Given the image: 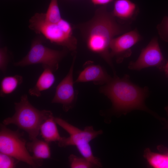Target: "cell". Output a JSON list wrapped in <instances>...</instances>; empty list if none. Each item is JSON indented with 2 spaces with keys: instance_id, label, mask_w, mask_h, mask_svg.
I'll list each match as a JSON object with an SVG mask.
<instances>
[{
  "instance_id": "1",
  "label": "cell",
  "mask_w": 168,
  "mask_h": 168,
  "mask_svg": "<svg viewBox=\"0 0 168 168\" xmlns=\"http://www.w3.org/2000/svg\"><path fill=\"white\" fill-rule=\"evenodd\" d=\"M77 27L89 49L100 56L115 73L110 54V43L115 36L129 31V25L117 21L112 12L104 6L96 11L91 19Z\"/></svg>"
},
{
  "instance_id": "2",
  "label": "cell",
  "mask_w": 168,
  "mask_h": 168,
  "mask_svg": "<svg viewBox=\"0 0 168 168\" xmlns=\"http://www.w3.org/2000/svg\"><path fill=\"white\" fill-rule=\"evenodd\" d=\"M100 89L101 92L111 100L113 112L125 114L134 110L145 111L156 114L146 105L145 100L149 94L147 86L141 87L132 82L126 74L122 78L116 75Z\"/></svg>"
},
{
  "instance_id": "3",
  "label": "cell",
  "mask_w": 168,
  "mask_h": 168,
  "mask_svg": "<svg viewBox=\"0 0 168 168\" xmlns=\"http://www.w3.org/2000/svg\"><path fill=\"white\" fill-rule=\"evenodd\" d=\"M15 113L11 117L4 119V125L14 124L26 131L31 141L37 138L42 124L53 116L49 110H39L30 102L27 95L21 97L19 102L14 104Z\"/></svg>"
},
{
  "instance_id": "4",
  "label": "cell",
  "mask_w": 168,
  "mask_h": 168,
  "mask_svg": "<svg viewBox=\"0 0 168 168\" xmlns=\"http://www.w3.org/2000/svg\"><path fill=\"white\" fill-rule=\"evenodd\" d=\"M56 123L66 130L69 134L67 138L62 137L58 142L60 147L68 146H75L83 157L96 167H101L102 164L100 159L93 154L90 142L103 133L101 130L96 131L92 126L85 127L82 130L59 118H55Z\"/></svg>"
},
{
  "instance_id": "5",
  "label": "cell",
  "mask_w": 168,
  "mask_h": 168,
  "mask_svg": "<svg viewBox=\"0 0 168 168\" xmlns=\"http://www.w3.org/2000/svg\"><path fill=\"white\" fill-rule=\"evenodd\" d=\"M66 51L53 49L45 46L40 37L32 41L29 51L26 55L14 64L17 67H25L40 64L43 68L47 67L53 72L58 69L59 63L65 56Z\"/></svg>"
},
{
  "instance_id": "6",
  "label": "cell",
  "mask_w": 168,
  "mask_h": 168,
  "mask_svg": "<svg viewBox=\"0 0 168 168\" xmlns=\"http://www.w3.org/2000/svg\"><path fill=\"white\" fill-rule=\"evenodd\" d=\"M18 130L13 131L1 125L0 131V152L17 160L36 167L40 166L42 160L37 159L29 152L26 141Z\"/></svg>"
},
{
  "instance_id": "7",
  "label": "cell",
  "mask_w": 168,
  "mask_h": 168,
  "mask_svg": "<svg viewBox=\"0 0 168 168\" xmlns=\"http://www.w3.org/2000/svg\"><path fill=\"white\" fill-rule=\"evenodd\" d=\"M29 27L36 33L43 35L51 42L69 51L74 52L77 49V40L75 37L65 33L57 23L47 21L45 13H35L29 20Z\"/></svg>"
},
{
  "instance_id": "8",
  "label": "cell",
  "mask_w": 168,
  "mask_h": 168,
  "mask_svg": "<svg viewBox=\"0 0 168 168\" xmlns=\"http://www.w3.org/2000/svg\"><path fill=\"white\" fill-rule=\"evenodd\" d=\"M167 62L161 52L158 38L154 37L142 50L137 60L129 63L128 67L130 70L139 71L145 68L156 67L163 71Z\"/></svg>"
},
{
  "instance_id": "9",
  "label": "cell",
  "mask_w": 168,
  "mask_h": 168,
  "mask_svg": "<svg viewBox=\"0 0 168 168\" xmlns=\"http://www.w3.org/2000/svg\"><path fill=\"white\" fill-rule=\"evenodd\" d=\"M142 39L141 36L136 28L114 38L110 45L111 58H115L118 63H122L124 59L131 55V48L141 40Z\"/></svg>"
},
{
  "instance_id": "10",
  "label": "cell",
  "mask_w": 168,
  "mask_h": 168,
  "mask_svg": "<svg viewBox=\"0 0 168 168\" xmlns=\"http://www.w3.org/2000/svg\"><path fill=\"white\" fill-rule=\"evenodd\" d=\"M75 58L74 57L68 73L57 86L51 101L53 103L61 104L63 110L65 112L72 107L76 100L73 78Z\"/></svg>"
},
{
  "instance_id": "11",
  "label": "cell",
  "mask_w": 168,
  "mask_h": 168,
  "mask_svg": "<svg viewBox=\"0 0 168 168\" xmlns=\"http://www.w3.org/2000/svg\"><path fill=\"white\" fill-rule=\"evenodd\" d=\"M139 12L137 4L130 0H115L112 14L124 24L130 25L136 18Z\"/></svg>"
},
{
  "instance_id": "12",
  "label": "cell",
  "mask_w": 168,
  "mask_h": 168,
  "mask_svg": "<svg viewBox=\"0 0 168 168\" xmlns=\"http://www.w3.org/2000/svg\"><path fill=\"white\" fill-rule=\"evenodd\" d=\"M112 78L99 65L89 64L81 72L75 82H92L96 84H103L108 83Z\"/></svg>"
},
{
  "instance_id": "13",
  "label": "cell",
  "mask_w": 168,
  "mask_h": 168,
  "mask_svg": "<svg viewBox=\"0 0 168 168\" xmlns=\"http://www.w3.org/2000/svg\"><path fill=\"white\" fill-rule=\"evenodd\" d=\"M157 149L158 152H152L149 148L144 151V156L149 166L154 168H168V148L159 145Z\"/></svg>"
},
{
  "instance_id": "14",
  "label": "cell",
  "mask_w": 168,
  "mask_h": 168,
  "mask_svg": "<svg viewBox=\"0 0 168 168\" xmlns=\"http://www.w3.org/2000/svg\"><path fill=\"white\" fill-rule=\"evenodd\" d=\"M43 68V71L35 84L29 90L28 93L31 96H40L42 92L50 88L55 82V77L53 72L49 68Z\"/></svg>"
},
{
  "instance_id": "15",
  "label": "cell",
  "mask_w": 168,
  "mask_h": 168,
  "mask_svg": "<svg viewBox=\"0 0 168 168\" xmlns=\"http://www.w3.org/2000/svg\"><path fill=\"white\" fill-rule=\"evenodd\" d=\"M53 116L44 121L40 128V134L44 140L48 142L59 141L62 138L59 133Z\"/></svg>"
},
{
  "instance_id": "16",
  "label": "cell",
  "mask_w": 168,
  "mask_h": 168,
  "mask_svg": "<svg viewBox=\"0 0 168 168\" xmlns=\"http://www.w3.org/2000/svg\"><path fill=\"white\" fill-rule=\"evenodd\" d=\"M49 142L36 138L26 143L28 151L33 154L32 156L38 160L48 159L51 153Z\"/></svg>"
},
{
  "instance_id": "17",
  "label": "cell",
  "mask_w": 168,
  "mask_h": 168,
  "mask_svg": "<svg viewBox=\"0 0 168 168\" xmlns=\"http://www.w3.org/2000/svg\"><path fill=\"white\" fill-rule=\"evenodd\" d=\"M23 81V78L20 75L4 77L0 83V96L4 97L12 93Z\"/></svg>"
},
{
  "instance_id": "18",
  "label": "cell",
  "mask_w": 168,
  "mask_h": 168,
  "mask_svg": "<svg viewBox=\"0 0 168 168\" xmlns=\"http://www.w3.org/2000/svg\"><path fill=\"white\" fill-rule=\"evenodd\" d=\"M45 20L52 23H57L62 18L58 0H51L46 12L45 13Z\"/></svg>"
},
{
  "instance_id": "19",
  "label": "cell",
  "mask_w": 168,
  "mask_h": 168,
  "mask_svg": "<svg viewBox=\"0 0 168 168\" xmlns=\"http://www.w3.org/2000/svg\"><path fill=\"white\" fill-rule=\"evenodd\" d=\"M68 159L72 168H90L96 167L84 157H79L72 154L69 156Z\"/></svg>"
},
{
  "instance_id": "20",
  "label": "cell",
  "mask_w": 168,
  "mask_h": 168,
  "mask_svg": "<svg viewBox=\"0 0 168 168\" xmlns=\"http://www.w3.org/2000/svg\"><path fill=\"white\" fill-rule=\"evenodd\" d=\"M156 29L161 39L168 43V16L164 17L161 22L156 26Z\"/></svg>"
},
{
  "instance_id": "21",
  "label": "cell",
  "mask_w": 168,
  "mask_h": 168,
  "mask_svg": "<svg viewBox=\"0 0 168 168\" xmlns=\"http://www.w3.org/2000/svg\"><path fill=\"white\" fill-rule=\"evenodd\" d=\"M15 159H16L10 155L0 152V168L15 167L16 164V162Z\"/></svg>"
},
{
  "instance_id": "22",
  "label": "cell",
  "mask_w": 168,
  "mask_h": 168,
  "mask_svg": "<svg viewBox=\"0 0 168 168\" xmlns=\"http://www.w3.org/2000/svg\"><path fill=\"white\" fill-rule=\"evenodd\" d=\"M9 56L6 47L0 49V69L2 72H6L9 62Z\"/></svg>"
},
{
  "instance_id": "23",
  "label": "cell",
  "mask_w": 168,
  "mask_h": 168,
  "mask_svg": "<svg viewBox=\"0 0 168 168\" xmlns=\"http://www.w3.org/2000/svg\"><path fill=\"white\" fill-rule=\"evenodd\" d=\"M62 30L66 33L72 35L73 28L71 24L67 20L62 18L57 23Z\"/></svg>"
},
{
  "instance_id": "24",
  "label": "cell",
  "mask_w": 168,
  "mask_h": 168,
  "mask_svg": "<svg viewBox=\"0 0 168 168\" xmlns=\"http://www.w3.org/2000/svg\"><path fill=\"white\" fill-rule=\"evenodd\" d=\"M95 5H105L111 2L114 0H90Z\"/></svg>"
},
{
  "instance_id": "25",
  "label": "cell",
  "mask_w": 168,
  "mask_h": 168,
  "mask_svg": "<svg viewBox=\"0 0 168 168\" xmlns=\"http://www.w3.org/2000/svg\"><path fill=\"white\" fill-rule=\"evenodd\" d=\"M163 71L164 72L166 76L168 77V61L166 62Z\"/></svg>"
},
{
  "instance_id": "26",
  "label": "cell",
  "mask_w": 168,
  "mask_h": 168,
  "mask_svg": "<svg viewBox=\"0 0 168 168\" xmlns=\"http://www.w3.org/2000/svg\"><path fill=\"white\" fill-rule=\"evenodd\" d=\"M165 109L166 112L168 116V104L165 107ZM166 127L167 128H168V119L166 121Z\"/></svg>"
}]
</instances>
